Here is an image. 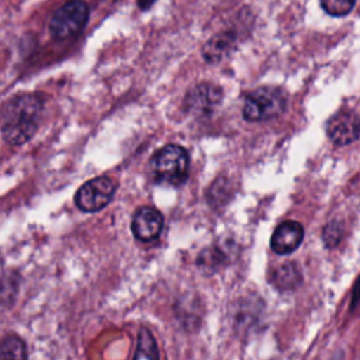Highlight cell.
<instances>
[{"label": "cell", "instance_id": "obj_1", "mask_svg": "<svg viewBox=\"0 0 360 360\" xmlns=\"http://www.w3.org/2000/svg\"><path fill=\"white\" fill-rule=\"evenodd\" d=\"M42 111L41 100L34 94H21L4 104L1 112V134L13 146L28 142L37 132Z\"/></svg>", "mask_w": 360, "mask_h": 360}, {"label": "cell", "instance_id": "obj_2", "mask_svg": "<svg viewBox=\"0 0 360 360\" xmlns=\"http://www.w3.org/2000/svg\"><path fill=\"white\" fill-rule=\"evenodd\" d=\"M150 170L158 183L173 187L181 186L188 179V152L176 143L165 145L152 156Z\"/></svg>", "mask_w": 360, "mask_h": 360}, {"label": "cell", "instance_id": "obj_3", "mask_svg": "<svg viewBox=\"0 0 360 360\" xmlns=\"http://www.w3.org/2000/svg\"><path fill=\"white\" fill-rule=\"evenodd\" d=\"M287 105L285 94L276 87H260L248 94L242 114L246 121L260 122L280 115Z\"/></svg>", "mask_w": 360, "mask_h": 360}, {"label": "cell", "instance_id": "obj_4", "mask_svg": "<svg viewBox=\"0 0 360 360\" xmlns=\"http://www.w3.org/2000/svg\"><path fill=\"white\" fill-rule=\"evenodd\" d=\"M87 20L89 6L83 0H70L53 13L49 21V32L55 39H68L79 34Z\"/></svg>", "mask_w": 360, "mask_h": 360}, {"label": "cell", "instance_id": "obj_5", "mask_svg": "<svg viewBox=\"0 0 360 360\" xmlns=\"http://www.w3.org/2000/svg\"><path fill=\"white\" fill-rule=\"evenodd\" d=\"M115 194V184L107 176L83 183L75 194V204L83 212H97L107 207Z\"/></svg>", "mask_w": 360, "mask_h": 360}, {"label": "cell", "instance_id": "obj_6", "mask_svg": "<svg viewBox=\"0 0 360 360\" xmlns=\"http://www.w3.org/2000/svg\"><path fill=\"white\" fill-rule=\"evenodd\" d=\"M163 215L160 211L152 207H139L131 222V231L135 239L141 242L156 240L163 229Z\"/></svg>", "mask_w": 360, "mask_h": 360}, {"label": "cell", "instance_id": "obj_7", "mask_svg": "<svg viewBox=\"0 0 360 360\" xmlns=\"http://www.w3.org/2000/svg\"><path fill=\"white\" fill-rule=\"evenodd\" d=\"M222 100V90L212 83H201L190 89L184 105L194 115L211 114Z\"/></svg>", "mask_w": 360, "mask_h": 360}, {"label": "cell", "instance_id": "obj_8", "mask_svg": "<svg viewBox=\"0 0 360 360\" xmlns=\"http://www.w3.org/2000/svg\"><path fill=\"white\" fill-rule=\"evenodd\" d=\"M326 134L333 143L349 145L360 136V117L352 111H340L328 121Z\"/></svg>", "mask_w": 360, "mask_h": 360}, {"label": "cell", "instance_id": "obj_9", "mask_svg": "<svg viewBox=\"0 0 360 360\" xmlns=\"http://www.w3.org/2000/svg\"><path fill=\"white\" fill-rule=\"evenodd\" d=\"M302 239V225L297 221H284L276 226L270 238V248L277 255H290L301 245Z\"/></svg>", "mask_w": 360, "mask_h": 360}, {"label": "cell", "instance_id": "obj_10", "mask_svg": "<svg viewBox=\"0 0 360 360\" xmlns=\"http://www.w3.org/2000/svg\"><path fill=\"white\" fill-rule=\"evenodd\" d=\"M270 281L277 290L288 291L297 288L301 284L302 276L298 266L290 262L276 267L270 276Z\"/></svg>", "mask_w": 360, "mask_h": 360}, {"label": "cell", "instance_id": "obj_11", "mask_svg": "<svg viewBox=\"0 0 360 360\" xmlns=\"http://www.w3.org/2000/svg\"><path fill=\"white\" fill-rule=\"evenodd\" d=\"M233 45H235V37L232 34L226 32V34L215 35L204 45L202 56L210 63L219 62L233 49Z\"/></svg>", "mask_w": 360, "mask_h": 360}, {"label": "cell", "instance_id": "obj_12", "mask_svg": "<svg viewBox=\"0 0 360 360\" xmlns=\"http://www.w3.org/2000/svg\"><path fill=\"white\" fill-rule=\"evenodd\" d=\"M132 360H159L156 339L148 328H141L138 332L136 349Z\"/></svg>", "mask_w": 360, "mask_h": 360}, {"label": "cell", "instance_id": "obj_13", "mask_svg": "<svg viewBox=\"0 0 360 360\" xmlns=\"http://www.w3.org/2000/svg\"><path fill=\"white\" fill-rule=\"evenodd\" d=\"M28 352L25 342L17 335H7L1 340L0 360H27Z\"/></svg>", "mask_w": 360, "mask_h": 360}, {"label": "cell", "instance_id": "obj_14", "mask_svg": "<svg viewBox=\"0 0 360 360\" xmlns=\"http://www.w3.org/2000/svg\"><path fill=\"white\" fill-rule=\"evenodd\" d=\"M356 0H321V6L323 11L333 17H342L352 11Z\"/></svg>", "mask_w": 360, "mask_h": 360}, {"label": "cell", "instance_id": "obj_15", "mask_svg": "<svg viewBox=\"0 0 360 360\" xmlns=\"http://www.w3.org/2000/svg\"><path fill=\"white\" fill-rule=\"evenodd\" d=\"M153 1H155V0H139V6H141L142 8H146V7H149Z\"/></svg>", "mask_w": 360, "mask_h": 360}]
</instances>
